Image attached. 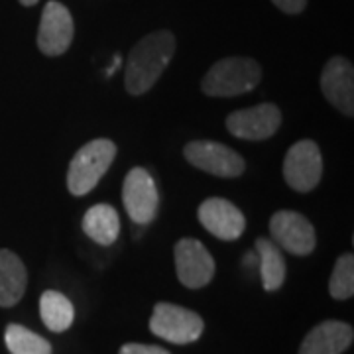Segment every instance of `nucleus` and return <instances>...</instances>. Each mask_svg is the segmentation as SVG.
Instances as JSON below:
<instances>
[{"label":"nucleus","mask_w":354,"mask_h":354,"mask_svg":"<svg viewBox=\"0 0 354 354\" xmlns=\"http://www.w3.org/2000/svg\"><path fill=\"white\" fill-rule=\"evenodd\" d=\"M199 221L201 225L218 241L232 242L241 239L244 228H246V218L242 211L223 197H211L201 203L199 207Z\"/></svg>","instance_id":"f8f14e48"},{"label":"nucleus","mask_w":354,"mask_h":354,"mask_svg":"<svg viewBox=\"0 0 354 354\" xmlns=\"http://www.w3.org/2000/svg\"><path fill=\"white\" fill-rule=\"evenodd\" d=\"M262 79V69L252 57H225L203 77L201 88L209 97H239L250 93Z\"/></svg>","instance_id":"7ed1b4c3"},{"label":"nucleus","mask_w":354,"mask_h":354,"mask_svg":"<svg viewBox=\"0 0 354 354\" xmlns=\"http://www.w3.org/2000/svg\"><path fill=\"white\" fill-rule=\"evenodd\" d=\"M176 36L167 30H158L140 39L130 50L124 71V85L130 95H144L164 75L174 59Z\"/></svg>","instance_id":"f257e3e1"},{"label":"nucleus","mask_w":354,"mask_h":354,"mask_svg":"<svg viewBox=\"0 0 354 354\" xmlns=\"http://www.w3.org/2000/svg\"><path fill=\"white\" fill-rule=\"evenodd\" d=\"M321 91L325 99L342 114H354V67L346 57H330L321 73Z\"/></svg>","instance_id":"ddd939ff"},{"label":"nucleus","mask_w":354,"mask_h":354,"mask_svg":"<svg viewBox=\"0 0 354 354\" xmlns=\"http://www.w3.org/2000/svg\"><path fill=\"white\" fill-rule=\"evenodd\" d=\"M75 36V24L73 16L57 0H50L44 6L41 20L38 28V48L48 57L64 55L69 50Z\"/></svg>","instance_id":"6e6552de"},{"label":"nucleus","mask_w":354,"mask_h":354,"mask_svg":"<svg viewBox=\"0 0 354 354\" xmlns=\"http://www.w3.org/2000/svg\"><path fill=\"white\" fill-rule=\"evenodd\" d=\"M256 250H258V264H260L264 290L278 291L286 281V260H283L281 248L274 241L258 239Z\"/></svg>","instance_id":"f3484780"},{"label":"nucleus","mask_w":354,"mask_h":354,"mask_svg":"<svg viewBox=\"0 0 354 354\" xmlns=\"http://www.w3.org/2000/svg\"><path fill=\"white\" fill-rule=\"evenodd\" d=\"M281 124V111L274 102H262L252 109H242L236 113L228 114L227 130L242 140H260L272 138L278 132Z\"/></svg>","instance_id":"9b49d317"},{"label":"nucleus","mask_w":354,"mask_h":354,"mask_svg":"<svg viewBox=\"0 0 354 354\" xmlns=\"http://www.w3.org/2000/svg\"><path fill=\"white\" fill-rule=\"evenodd\" d=\"M205 323L195 311L174 304H158L150 319V330L158 339L174 344H189L203 335Z\"/></svg>","instance_id":"20e7f679"},{"label":"nucleus","mask_w":354,"mask_h":354,"mask_svg":"<svg viewBox=\"0 0 354 354\" xmlns=\"http://www.w3.org/2000/svg\"><path fill=\"white\" fill-rule=\"evenodd\" d=\"M270 234L279 248L293 256H307L315 250V228L309 218L295 211H278L270 218Z\"/></svg>","instance_id":"1a4fd4ad"},{"label":"nucleus","mask_w":354,"mask_h":354,"mask_svg":"<svg viewBox=\"0 0 354 354\" xmlns=\"http://www.w3.org/2000/svg\"><path fill=\"white\" fill-rule=\"evenodd\" d=\"M4 341L10 354H51V344L44 337L16 323L6 327Z\"/></svg>","instance_id":"6ab92c4d"},{"label":"nucleus","mask_w":354,"mask_h":354,"mask_svg":"<svg viewBox=\"0 0 354 354\" xmlns=\"http://www.w3.org/2000/svg\"><path fill=\"white\" fill-rule=\"evenodd\" d=\"M323 176V158L313 140H299L283 158V179L297 193H309Z\"/></svg>","instance_id":"39448f33"},{"label":"nucleus","mask_w":354,"mask_h":354,"mask_svg":"<svg viewBox=\"0 0 354 354\" xmlns=\"http://www.w3.org/2000/svg\"><path fill=\"white\" fill-rule=\"evenodd\" d=\"M185 160L193 167L201 169L205 174L216 177H239L246 169V162L241 153L234 152L225 144L209 142V140H195L185 148Z\"/></svg>","instance_id":"423d86ee"},{"label":"nucleus","mask_w":354,"mask_h":354,"mask_svg":"<svg viewBox=\"0 0 354 354\" xmlns=\"http://www.w3.org/2000/svg\"><path fill=\"white\" fill-rule=\"evenodd\" d=\"M39 315L48 329L53 333H64L73 325L75 309L64 293L48 290L39 297Z\"/></svg>","instance_id":"a211bd4d"},{"label":"nucleus","mask_w":354,"mask_h":354,"mask_svg":"<svg viewBox=\"0 0 354 354\" xmlns=\"http://www.w3.org/2000/svg\"><path fill=\"white\" fill-rule=\"evenodd\" d=\"M122 203L127 207L128 216L136 225L146 227L156 218L158 207H160V195H158L156 181L148 169L132 167L128 171L124 185H122Z\"/></svg>","instance_id":"0eeeda50"},{"label":"nucleus","mask_w":354,"mask_h":354,"mask_svg":"<svg viewBox=\"0 0 354 354\" xmlns=\"http://www.w3.org/2000/svg\"><path fill=\"white\" fill-rule=\"evenodd\" d=\"M39 0H20V4L22 6H34V4H38Z\"/></svg>","instance_id":"5701e85b"},{"label":"nucleus","mask_w":354,"mask_h":354,"mask_svg":"<svg viewBox=\"0 0 354 354\" xmlns=\"http://www.w3.org/2000/svg\"><path fill=\"white\" fill-rule=\"evenodd\" d=\"M329 291L335 299H351L354 295V256L342 254L333 268Z\"/></svg>","instance_id":"aec40b11"},{"label":"nucleus","mask_w":354,"mask_h":354,"mask_svg":"<svg viewBox=\"0 0 354 354\" xmlns=\"http://www.w3.org/2000/svg\"><path fill=\"white\" fill-rule=\"evenodd\" d=\"M116 156V144L109 138L87 142L73 156L67 169V189L75 197H83L97 187L101 177L109 171Z\"/></svg>","instance_id":"f03ea898"},{"label":"nucleus","mask_w":354,"mask_h":354,"mask_svg":"<svg viewBox=\"0 0 354 354\" xmlns=\"http://www.w3.org/2000/svg\"><path fill=\"white\" fill-rule=\"evenodd\" d=\"M174 256L177 278L189 290H201L215 276V260L197 239H181L176 244Z\"/></svg>","instance_id":"9d476101"},{"label":"nucleus","mask_w":354,"mask_h":354,"mask_svg":"<svg viewBox=\"0 0 354 354\" xmlns=\"http://www.w3.org/2000/svg\"><path fill=\"white\" fill-rule=\"evenodd\" d=\"M83 232L101 246L114 244L120 234V216L116 209L106 203L91 207L83 216Z\"/></svg>","instance_id":"dca6fc26"},{"label":"nucleus","mask_w":354,"mask_h":354,"mask_svg":"<svg viewBox=\"0 0 354 354\" xmlns=\"http://www.w3.org/2000/svg\"><path fill=\"white\" fill-rule=\"evenodd\" d=\"M281 12L301 14L307 6V0H272Z\"/></svg>","instance_id":"4be33fe9"},{"label":"nucleus","mask_w":354,"mask_h":354,"mask_svg":"<svg viewBox=\"0 0 354 354\" xmlns=\"http://www.w3.org/2000/svg\"><path fill=\"white\" fill-rule=\"evenodd\" d=\"M28 270L24 262L10 250H0V307H12L26 293Z\"/></svg>","instance_id":"2eb2a0df"},{"label":"nucleus","mask_w":354,"mask_h":354,"mask_svg":"<svg viewBox=\"0 0 354 354\" xmlns=\"http://www.w3.org/2000/svg\"><path fill=\"white\" fill-rule=\"evenodd\" d=\"M118 354H171L167 353L162 346H156V344H140V342H128L120 348Z\"/></svg>","instance_id":"412c9836"},{"label":"nucleus","mask_w":354,"mask_h":354,"mask_svg":"<svg viewBox=\"0 0 354 354\" xmlns=\"http://www.w3.org/2000/svg\"><path fill=\"white\" fill-rule=\"evenodd\" d=\"M354 330L342 321H323L307 333L299 354H342L353 344Z\"/></svg>","instance_id":"4468645a"}]
</instances>
